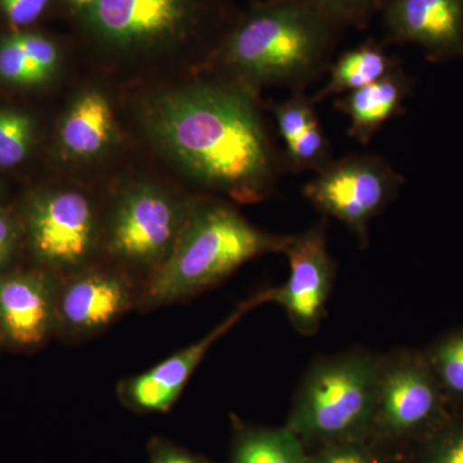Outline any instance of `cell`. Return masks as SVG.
Segmentation results:
<instances>
[{
    "instance_id": "cell-1",
    "label": "cell",
    "mask_w": 463,
    "mask_h": 463,
    "mask_svg": "<svg viewBox=\"0 0 463 463\" xmlns=\"http://www.w3.org/2000/svg\"><path fill=\"white\" fill-rule=\"evenodd\" d=\"M139 124L149 143L201 187L245 203L272 194L276 155L249 88L218 76L161 90L143 103Z\"/></svg>"
},
{
    "instance_id": "cell-2",
    "label": "cell",
    "mask_w": 463,
    "mask_h": 463,
    "mask_svg": "<svg viewBox=\"0 0 463 463\" xmlns=\"http://www.w3.org/2000/svg\"><path fill=\"white\" fill-rule=\"evenodd\" d=\"M341 30L313 0H269L228 33L213 66L254 93L273 85L304 90L330 67Z\"/></svg>"
},
{
    "instance_id": "cell-3",
    "label": "cell",
    "mask_w": 463,
    "mask_h": 463,
    "mask_svg": "<svg viewBox=\"0 0 463 463\" xmlns=\"http://www.w3.org/2000/svg\"><path fill=\"white\" fill-rule=\"evenodd\" d=\"M292 237L259 230L224 201H196L172 255L142 286L138 306L152 309L199 295L251 259L285 252Z\"/></svg>"
},
{
    "instance_id": "cell-4",
    "label": "cell",
    "mask_w": 463,
    "mask_h": 463,
    "mask_svg": "<svg viewBox=\"0 0 463 463\" xmlns=\"http://www.w3.org/2000/svg\"><path fill=\"white\" fill-rule=\"evenodd\" d=\"M381 355L350 350L317 361L301 380L286 428L307 450L367 440L373 425Z\"/></svg>"
},
{
    "instance_id": "cell-5",
    "label": "cell",
    "mask_w": 463,
    "mask_h": 463,
    "mask_svg": "<svg viewBox=\"0 0 463 463\" xmlns=\"http://www.w3.org/2000/svg\"><path fill=\"white\" fill-rule=\"evenodd\" d=\"M194 203L155 183H129L100 219V249L115 267L143 277L145 285L172 255Z\"/></svg>"
},
{
    "instance_id": "cell-6",
    "label": "cell",
    "mask_w": 463,
    "mask_h": 463,
    "mask_svg": "<svg viewBox=\"0 0 463 463\" xmlns=\"http://www.w3.org/2000/svg\"><path fill=\"white\" fill-rule=\"evenodd\" d=\"M449 410L422 350H395L380 358L376 407L367 440L401 456Z\"/></svg>"
},
{
    "instance_id": "cell-7",
    "label": "cell",
    "mask_w": 463,
    "mask_h": 463,
    "mask_svg": "<svg viewBox=\"0 0 463 463\" xmlns=\"http://www.w3.org/2000/svg\"><path fill=\"white\" fill-rule=\"evenodd\" d=\"M18 214L24 249L35 267L63 277L93 264L100 249L102 215L85 192L67 187L33 191Z\"/></svg>"
},
{
    "instance_id": "cell-8",
    "label": "cell",
    "mask_w": 463,
    "mask_h": 463,
    "mask_svg": "<svg viewBox=\"0 0 463 463\" xmlns=\"http://www.w3.org/2000/svg\"><path fill=\"white\" fill-rule=\"evenodd\" d=\"M404 178L385 158L352 154L332 160L304 187V197L367 246L371 222L397 197Z\"/></svg>"
},
{
    "instance_id": "cell-9",
    "label": "cell",
    "mask_w": 463,
    "mask_h": 463,
    "mask_svg": "<svg viewBox=\"0 0 463 463\" xmlns=\"http://www.w3.org/2000/svg\"><path fill=\"white\" fill-rule=\"evenodd\" d=\"M199 11L197 0H97L84 14L100 42L118 53L138 54L183 41Z\"/></svg>"
},
{
    "instance_id": "cell-10",
    "label": "cell",
    "mask_w": 463,
    "mask_h": 463,
    "mask_svg": "<svg viewBox=\"0 0 463 463\" xmlns=\"http://www.w3.org/2000/svg\"><path fill=\"white\" fill-rule=\"evenodd\" d=\"M141 289L118 267L90 264L60 277L57 291V335L81 340L106 330L134 304Z\"/></svg>"
},
{
    "instance_id": "cell-11",
    "label": "cell",
    "mask_w": 463,
    "mask_h": 463,
    "mask_svg": "<svg viewBox=\"0 0 463 463\" xmlns=\"http://www.w3.org/2000/svg\"><path fill=\"white\" fill-rule=\"evenodd\" d=\"M283 254L288 259L291 272L285 285L268 288L269 303L285 309L298 334L312 336L319 330L336 276L325 225H316L292 237Z\"/></svg>"
},
{
    "instance_id": "cell-12",
    "label": "cell",
    "mask_w": 463,
    "mask_h": 463,
    "mask_svg": "<svg viewBox=\"0 0 463 463\" xmlns=\"http://www.w3.org/2000/svg\"><path fill=\"white\" fill-rule=\"evenodd\" d=\"M58 283L60 277L35 265L0 274V344L30 350L57 335Z\"/></svg>"
},
{
    "instance_id": "cell-13",
    "label": "cell",
    "mask_w": 463,
    "mask_h": 463,
    "mask_svg": "<svg viewBox=\"0 0 463 463\" xmlns=\"http://www.w3.org/2000/svg\"><path fill=\"white\" fill-rule=\"evenodd\" d=\"M264 303H269L268 288L241 303L223 322L219 323L197 343L179 350L151 370L124 380L118 386L121 401L141 412L165 413L172 410L210 347L233 328L250 310Z\"/></svg>"
},
{
    "instance_id": "cell-14",
    "label": "cell",
    "mask_w": 463,
    "mask_h": 463,
    "mask_svg": "<svg viewBox=\"0 0 463 463\" xmlns=\"http://www.w3.org/2000/svg\"><path fill=\"white\" fill-rule=\"evenodd\" d=\"M389 41L421 48L432 63L463 58V0H388Z\"/></svg>"
},
{
    "instance_id": "cell-15",
    "label": "cell",
    "mask_w": 463,
    "mask_h": 463,
    "mask_svg": "<svg viewBox=\"0 0 463 463\" xmlns=\"http://www.w3.org/2000/svg\"><path fill=\"white\" fill-rule=\"evenodd\" d=\"M111 103L102 90L80 91L67 106L57 128L61 155L72 163H90L105 156L116 141Z\"/></svg>"
},
{
    "instance_id": "cell-16",
    "label": "cell",
    "mask_w": 463,
    "mask_h": 463,
    "mask_svg": "<svg viewBox=\"0 0 463 463\" xmlns=\"http://www.w3.org/2000/svg\"><path fill=\"white\" fill-rule=\"evenodd\" d=\"M411 91L412 80L397 67L385 78L344 94L336 99L335 108L349 118V137L367 145L383 125L404 111Z\"/></svg>"
},
{
    "instance_id": "cell-17",
    "label": "cell",
    "mask_w": 463,
    "mask_h": 463,
    "mask_svg": "<svg viewBox=\"0 0 463 463\" xmlns=\"http://www.w3.org/2000/svg\"><path fill=\"white\" fill-rule=\"evenodd\" d=\"M62 62L60 47L42 33L16 30L0 38V87L42 90L56 80Z\"/></svg>"
},
{
    "instance_id": "cell-18",
    "label": "cell",
    "mask_w": 463,
    "mask_h": 463,
    "mask_svg": "<svg viewBox=\"0 0 463 463\" xmlns=\"http://www.w3.org/2000/svg\"><path fill=\"white\" fill-rule=\"evenodd\" d=\"M397 67V61L392 60L380 43L365 42L344 52L331 63L328 67L327 81L312 97L313 102L317 105L330 97L361 90L365 85L385 78Z\"/></svg>"
},
{
    "instance_id": "cell-19",
    "label": "cell",
    "mask_w": 463,
    "mask_h": 463,
    "mask_svg": "<svg viewBox=\"0 0 463 463\" xmlns=\"http://www.w3.org/2000/svg\"><path fill=\"white\" fill-rule=\"evenodd\" d=\"M231 463H307V450L286 426L246 429L234 440Z\"/></svg>"
},
{
    "instance_id": "cell-20",
    "label": "cell",
    "mask_w": 463,
    "mask_h": 463,
    "mask_svg": "<svg viewBox=\"0 0 463 463\" xmlns=\"http://www.w3.org/2000/svg\"><path fill=\"white\" fill-rule=\"evenodd\" d=\"M399 457L402 463H463V408H450L435 428Z\"/></svg>"
},
{
    "instance_id": "cell-21",
    "label": "cell",
    "mask_w": 463,
    "mask_h": 463,
    "mask_svg": "<svg viewBox=\"0 0 463 463\" xmlns=\"http://www.w3.org/2000/svg\"><path fill=\"white\" fill-rule=\"evenodd\" d=\"M39 141L35 116L18 106L0 105V170L23 166Z\"/></svg>"
},
{
    "instance_id": "cell-22",
    "label": "cell",
    "mask_w": 463,
    "mask_h": 463,
    "mask_svg": "<svg viewBox=\"0 0 463 463\" xmlns=\"http://www.w3.org/2000/svg\"><path fill=\"white\" fill-rule=\"evenodd\" d=\"M450 408H463V327L447 332L422 350Z\"/></svg>"
},
{
    "instance_id": "cell-23",
    "label": "cell",
    "mask_w": 463,
    "mask_h": 463,
    "mask_svg": "<svg viewBox=\"0 0 463 463\" xmlns=\"http://www.w3.org/2000/svg\"><path fill=\"white\" fill-rule=\"evenodd\" d=\"M307 463H402L401 457L368 440L328 444L307 450Z\"/></svg>"
},
{
    "instance_id": "cell-24",
    "label": "cell",
    "mask_w": 463,
    "mask_h": 463,
    "mask_svg": "<svg viewBox=\"0 0 463 463\" xmlns=\"http://www.w3.org/2000/svg\"><path fill=\"white\" fill-rule=\"evenodd\" d=\"M273 115L279 125L283 145L288 146L298 138L312 125L318 123L316 103L304 90H297L289 99L274 106Z\"/></svg>"
},
{
    "instance_id": "cell-25",
    "label": "cell",
    "mask_w": 463,
    "mask_h": 463,
    "mask_svg": "<svg viewBox=\"0 0 463 463\" xmlns=\"http://www.w3.org/2000/svg\"><path fill=\"white\" fill-rule=\"evenodd\" d=\"M337 25L365 29L388 0H313Z\"/></svg>"
},
{
    "instance_id": "cell-26",
    "label": "cell",
    "mask_w": 463,
    "mask_h": 463,
    "mask_svg": "<svg viewBox=\"0 0 463 463\" xmlns=\"http://www.w3.org/2000/svg\"><path fill=\"white\" fill-rule=\"evenodd\" d=\"M24 250V232L20 214L0 203V274L14 269Z\"/></svg>"
},
{
    "instance_id": "cell-27",
    "label": "cell",
    "mask_w": 463,
    "mask_h": 463,
    "mask_svg": "<svg viewBox=\"0 0 463 463\" xmlns=\"http://www.w3.org/2000/svg\"><path fill=\"white\" fill-rule=\"evenodd\" d=\"M51 0H0V14L16 29L33 25L42 17Z\"/></svg>"
},
{
    "instance_id": "cell-28",
    "label": "cell",
    "mask_w": 463,
    "mask_h": 463,
    "mask_svg": "<svg viewBox=\"0 0 463 463\" xmlns=\"http://www.w3.org/2000/svg\"><path fill=\"white\" fill-rule=\"evenodd\" d=\"M151 463H209L187 450L165 441H156L152 448Z\"/></svg>"
},
{
    "instance_id": "cell-29",
    "label": "cell",
    "mask_w": 463,
    "mask_h": 463,
    "mask_svg": "<svg viewBox=\"0 0 463 463\" xmlns=\"http://www.w3.org/2000/svg\"><path fill=\"white\" fill-rule=\"evenodd\" d=\"M72 7L80 9V11L87 12L88 9L96 5L97 0H67Z\"/></svg>"
},
{
    "instance_id": "cell-30",
    "label": "cell",
    "mask_w": 463,
    "mask_h": 463,
    "mask_svg": "<svg viewBox=\"0 0 463 463\" xmlns=\"http://www.w3.org/2000/svg\"><path fill=\"white\" fill-rule=\"evenodd\" d=\"M3 200H5V183L0 179V203H3Z\"/></svg>"
}]
</instances>
